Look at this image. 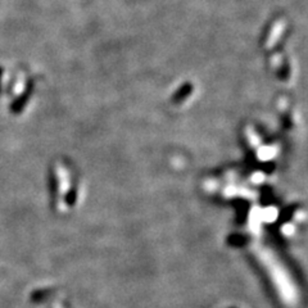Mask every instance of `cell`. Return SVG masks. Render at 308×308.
<instances>
[{"label":"cell","mask_w":308,"mask_h":308,"mask_svg":"<svg viewBox=\"0 0 308 308\" xmlns=\"http://www.w3.org/2000/svg\"><path fill=\"white\" fill-rule=\"evenodd\" d=\"M2 74H3V70L0 68V78H2Z\"/></svg>","instance_id":"cell-3"},{"label":"cell","mask_w":308,"mask_h":308,"mask_svg":"<svg viewBox=\"0 0 308 308\" xmlns=\"http://www.w3.org/2000/svg\"><path fill=\"white\" fill-rule=\"evenodd\" d=\"M190 92H192V85L186 84V85H184L182 88H181V90L178 92V94H176V99H180V98H184V96H188V95L190 94Z\"/></svg>","instance_id":"cell-2"},{"label":"cell","mask_w":308,"mask_h":308,"mask_svg":"<svg viewBox=\"0 0 308 308\" xmlns=\"http://www.w3.org/2000/svg\"><path fill=\"white\" fill-rule=\"evenodd\" d=\"M286 36V31H285V24L282 21H278L272 24V30L270 32L268 38H266V48L267 49H272V48L278 46V42H282V38Z\"/></svg>","instance_id":"cell-1"}]
</instances>
